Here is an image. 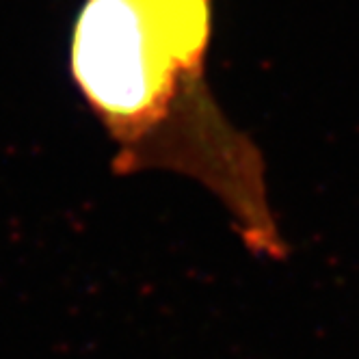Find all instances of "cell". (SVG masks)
Returning <instances> with one entry per match:
<instances>
[{
    "label": "cell",
    "instance_id": "1",
    "mask_svg": "<svg viewBox=\"0 0 359 359\" xmlns=\"http://www.w3.org/2000/svg\"><path fill=\"white\" fill-rule=\"evenodd\" d=\"M210 0H85L72 74L119 139H139L169 111L203 59Z\"/></svg>",
    "mask_w": 359,
    "mask_h": 359
}]
</instances>
